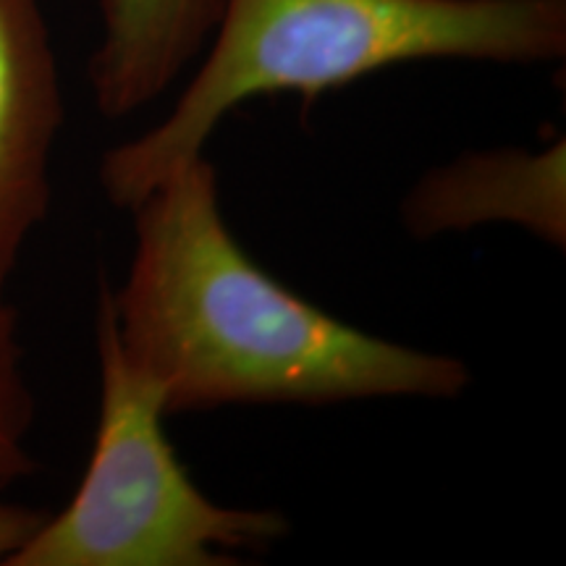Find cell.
<instances>
[{
    "label": "cell",
    "mask_w": 566,
    "mask_h": 566,
    "mask_svg": "<svg viewBox=\"0 0 566 566\" xmlns=\"http://www.w3.org/2000/svg\"><path fill=\"white\" fill-rule=\"evenodd\" d=\"M129 212V273L103 292L124 357L153 380L168 415L454 399L470 386L462 359L354 328L265 273L233 239L205 155Z\"/></svg>",
    "instance_id": "1"
},
{
    "label": "cell",
    "mask_w": 566,
    "mask_h": 566,
    "mask_svg": "<svg viewBox=\"0 0 566 566\" xmlns=\"http://www.w3.org/2000/svg\"><path fill=\"white\" fill-rule=\"evenodd\" d=\"M566 53V0H223L158 124L103 155L101 187L132 210L252 97H315L417 61L551 63Z\"/></svg>",
    "instance_id": "2"
},
{
    "label": "cell",
    "mask_w": 566,
    "mask_h": 566,
    "mask_svg": "<svg viewBox=\"0 0 566 566\" xmlns=\"http://www.w3.org/2000/svg\"><path fill=\"white\" fill-rule=\"evenodd\" d=\"M101 409L82 483L3 566H229L289 535L273 509L223 506L176 457L166 401L118 346L101 289Z\"/></svg>",
    "instance_id": "3"
},
{
    "label": "cell",
    "mask_w": 566,
    "mask_h": 566,
    "mask_svg": "<svg viewBox=\"0 0 566 566\" xmlns=\"http://www.w3.org/2000/svg\"><path fill=\"white\" fill-rule=\"evenodd\" d=\"M61 126V71L42 3L0 0V302L51 212Z\"/></svg>",
    "instance_id": "4"
},
{
    "label": "cell",
    "mask_w": 566,
    "mask_h": 566,
    "mask_svg": "<svg viewBox=\"0 0 566 566\" xmlns=\"http://www.w3.org/2000/svg\"><path fill=\"white\" fill-rule=\"evenodd\" d=\"M417 239L512 223L551 247L566 242L564 139L546 150L472 153L424 174L401 205Z\"/></svg>",
    "instance_id": "5"
},
{
    "label": "cell",
    "mask_w": 566,
    "mask_h": 566,
    "mask_svg": "<svg viewBox=\"0 0 566 566\" xmlns=\"http://www.w3.org/2000/svg\"><path fill=\"white\" fill-rule=\"evenodd\" d=\"M97 9L92 101L105 118H126L166 95L197 63L223 0H97Z\"/></svg>",
    "instance_id": "6"
},
{
    "label": "cell",
    "mask_w": 566,
    "mask_h": 566,
    "mask_svg": "<svg viewBox=\"0 0 566 566\" xmlns=\"http://www.w3.org/2000/svg\"><path fill=\"white\" fill-rule=\"evenodd\" d=\"M34 415L38 405L27 378L19 313L9 300H3L0 302V495L38 470L30 446Z\"/></svg>",
    "instance_id": "7"
},
{
    "label": "cell",
    "mask_w": 566,
    "mask_h": 566,
    "mask_svg": "<svg viewBox=\"0 0 566 566\" xmlns=\"http://www.w3.org/2000/svg\"><path fill=\"white\" fill-rule=\"evenodd\" d=\"M48 512L32 506H21L0 495V564H6L17 551L30 541Z\"/></svg>",
    "instance_id": "8"
}]
</instances>
